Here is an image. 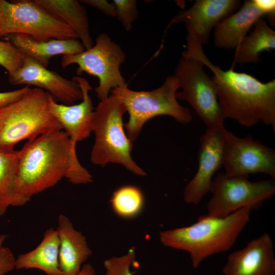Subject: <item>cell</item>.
I'll return each instance as SVG.
<instances>
[{"instance_id":"obj_1","label":"cell","mask_w":275,"mask_h":275,"mask_svg":"<svg viewBox=\"0 0 275 275\" xmlns=\"http://www.w3.org/2000/svg\"><path fill=\"white\" fill-rule=\"evenodd\" d=\"M64 177L76 184L93 181L67 134L63 130H55L28 141L18 151L16 191L19 206Z\"/></svg>"},{"instance_id":"obj_2","label":"cell","mask_w":275,"mask_h":275,"mask_svg":"<svg viewBox=\"0 0 275 275\" xmlns=\"http://www.w3.org/2000/svg\"><path fill=\"white\" fill-rule=\"evenodd\" d=\"M182 52L199 60L213 72L212 82L224 119L250 127L259 122L275 130V80L262 82L245 73L224 70L207 58L202 45L186 39Z\"/></svg>"},{"instance_id":"obj_3","label":"cell","mask_w":275,"mask_h":275,"mask_svg":"<svg viewBox=\"0 0 275 275\" xmlns=\"http://www.w3.org/2000/svg\"><path fill=\"white\" fill-rule=\"evenodd\" d=\"M251 210L242 208L223 217L202 215L190 226L160 232V240L166 246L187 252L196 268L208 257L232 247L249 222Z\"/></svg>"},{"instance_id":"obj_4","label":"cell","mask_w":275,"mask_h":275,"mask_svg":"<svg viewBox=\"0 0 275 275\" xmlns=\"http://www.w3.org/2000/svg\"><path fill=\"white\" fill-rule=\"evenodd\" d=\"M49 97L41 89L30 88L19 100L0 108V152H13L22 140L62 130L49 109Z\"/></svg>"},{"instance_id":"obj_5","label":"cell","mask_w":275,"mask_h":275,"mask_svg":"<svg viewBox=\"0 0 275 275\" xmlns=\"http://www.w3.org/2000/svg\"><path fill=\"white\" fill-rule=\"evenodd\" d=\"M125 112L124 104L112 95L99 102L94 111L92 131L95 139L91 161L101 167L108 163L122 164L133 174L144 176L146 172L131 156L133 145L125 133L123 121Z\"/></svg>"},{"instance_id":"obj_6","label":"cell","mask_w":275,"mask_h":275,"mask_svg":"<svg viewBox=\"0 0 275 275\" xmlns=\"http://www.w3.org/2000/svg\"><path fill=\"white\" fill-rule=\"evenodd\" d=\"M179 88L173 75L168 76L160 87L151 91H136L125 87L111 91L109 95L118 98L129 114L128 120L124 126L132 142L137 139L145 123L156 116H169L182 124L191 122L189 110L180 105L176 97Z\"/></svg>"},{"instance_id":"obj_7","label":"cell","mask_w":275,"mask_h":275,"mask_svg":"<svg viewBox=\"0 0 275 275\" xmlns=\"http://www.w3.org/2000/svg\"><path fill=\"white\" fill-rule=\"evenodd\" d=\"M22 34L40 41L79 39L75 31L35 0H0V38Z\"/></svg>"},{"instance_id":"obj_8","label":"cell","mask_w":275,"mask_h":275,"mask_svg":"<svg viewBox=\"0 0 275 275\" xmlns=\"http://www.w3.org/2000/svg\"><path fill=\"white\" fill-rule=\"evenodd\" d=\"M126 60L122 47L106 33L99 34L95 44L77 54L63 56V68L77 64L76 74L86 72L97 77L99 84L95 89L100 101L106 99L111 91L117 88L127 87L120 71V66Z\"/></svg>"},{"instance_id":"obj_9","label":"cell","mask_w":275,"mask_h":275,"mask_svg":"<svg viewBox=\"0 0 275 275\" xmlns=\"http://www.w3.org/2000/svg\"><path fill=\"white\" fill-rule=\"evenodd\" d=\"M248 177L217 173L210 186L212 196L207 204V214L223 217L242 208L252 210L274 195V179L252 181Z\"/></svg>"},{"instance_id":"obj_10","label":"cell","mask_w":275,"mask_h":275,"mask_svg":"<svg viewBox=\"0 0 275 275\" xmlns=\"http://www.w3.org/2000/svg\"><path fill=\"white\" fill-rule=\"evenodd\" d=\"M203 66L197 59L182 52L173 74L181 89L175 96L189 103L207 127H211L224 124L225 119L211 78Z\"/></svg>"},{"instance_id":"obj_11","label":"cell","mask_w":275,"mask_h":275,"mask_svg":"<svg viewBox=\"0 0 275 275\" xmlns=\"http://www.w3.org/2000/svg\"><path fill=\"white\" fill-rule=\"evenodd\" d=\"M222 166L228 176L262 173L275 178V150L249 136L238 137L227 130Z\"/></svg>"},{"instance_id":"obj_12","label":"cell","mask_w":275,"mask_h":275,"mask_svg":"<svg viewBox=\"0 0 275 275\" xmlns=\"http://www.w3.org/2000/svg\"><path fill=\"white\" fill-rule=\"evenodd\" d=\"M226 131L224 124L218 125L207 127L200 136L198 169L183 191L186 203L197 205L210 191L214 175L222 167Z\"/></svg>"},{"instance_id":"obj_13","label":"cell","mask_w":275,"mask_h":275,"mask_svg":"<svg viewBox=\"0 0 275 275\" xmlns=\"http://www.w3.org/2000/svg\"><path fill=\"white\" fill-rule=\"evenodd\" d=\"M8 80L13 85L34 86L47 92L56 102L65 105L73 104L82 99L81 90L73 78H65L26 56L21 67L9 74Z\"/></svg>"},{"instance_id":"obj_14","label":"cell","mask_w":275,"mask_h":275,"mask_svg":"<svg viewBox=\"0 0 275 275\" xmlns=\"http://www.w3.org/2000/svg\"><path fill=\"white\" fill-rule=\"evenodd\" d=\"M240 3L238 0H196L189 8L173 17L166 30L174 24L182 23L187 30L186 36L202 45L206 44L212 29L237 10Z\"/></svg>"},{"instance_id":"obj_15","label":"cell","mask_w":275,"mask_h":275,"mask_svg":"<svg viewBox=\"0 0 275 275\" xmlns=\"http://www.w3.org/2000/svg\"><path fill=\"white\" fill-rule=\"evenodd\" d=\"M82 94L81 102L76 104L65 105L56 102L49 95V109L71 142H77L88 138L92 131L94 109L89 92L92 88L85 78L75 76Z\"/></svg>"},{"instance_id":"obj_16","label":"cell","mask_w":275,"mask_h":275,"mask_svg":"<svg viewBox=\"0 0 275 275\" xmlns=\"http://www.w3.org/2000/svg\"><path fill=\"white\" fill-rule=\"evenodd\" d=\"M223 271L225 275H274V254L269 235L264 233L230 254Z\"/></svg>"},{"instance_id":"obj_17","label":"cell","mask_w":275,"mask_h":275,"mask_svg":"<svg viewBox=\"0 0 275 275\" xmlns=\"http://www.w3.org/2000/svg\"><path fill=\"white\" fill-rule=\"evenodd\" d=\"M59 263L63 275H77L81 265L92 255L85 236L75 230L68 217L59 216Z\"/></svg>"},{"instance_id":"obj_18","label":"cell","mask_w":275,"mask_h":275,"mask_svg":"<svg viewBox=\"0 0 275 275\" xmlns=\"http://www.w3.org/2000/svg\"><path fill=\"white\" fill-rule=\"evenodd\" d=\"M264 15L253 1H245L240 8L220 21L214 28V44L218 48L236 49L252 26Z\"/></svg>"},{"instance_id":"obj_19","label":"cell","mask_w":275,"mask_h":275,"mask_svg":"<svg viewBox=\"0 0 275 275\" xmlns=\"http://www.w3.org/2000/svg\"><path fill=\"white\" fill-rule=\"evenodd\" d=\"M5 37L24 56L33 59L45 67L52 57L75 54L85 50L81 41L76 39L40 41L22 34H9Z\"/></svg>"},{"instance_id":"obj_20","label":"cell","mask_w":275,"mask_h":275,"mask_svg":"<svg viewBox=\"0 0 275 275\" xmlns=\"http://www.w3.org/2000/svg\"><path fill=\"white\" fill-rule=\"evenodd\" d=\"M59 239L56 229L49 228L41 242L34 249L19 255L15 268L38 269L47 275H63L59 263Z\"/></svg>"},{"instance_id":"obj_21","label":"cell","mask_w":275,"mask_h":275,"mask_svg":"<svg viewBox=\"0 0 275 275\" xmlns=\"http://www.w3.org/2000/svg\"><path fill=\"white\" fill-rule=\"evenodd\" d=\"M49 13L71 26L85 50L93 46L85 7L77 0H35Z\"/></svg>"},{"instance_id":"obj_22","label":"cell","mask_w":275,"mask_h":275,"mask_svg":"<svg viewBox=\"0 0 275 275\" xmlns=\"http://www.w3.org/2000/svg\"><path fill=\"white\" fill-rule=\"evenodd\" d=\"M274 48L275 32L260 18L254 24L253 31L235 49L234 62L240 65L257 64L261 52Z\"/></svg>"},{"instance_id":"obj_23","label":"cell","mask_w":275,"mask_h":275,"mask_svg":"<svg viewBox=\"0 0 275 275\" xmlns=\"http://www.w3.org/2000/svg\"><path fill=\"white\" fill-rule=\"evenodd\" d=\"M18 151L0 152V216L10 206H19L16 191Z\"/></svg>"},{"instance_id":"obj_24","label":"cell","mask_w":275,"mask_h":275,"mask_svg":"<svg viewBox=\"0 0 275 275\" xmlns=\"http://www.w3.org/2000/svg\"><path fill=\"white\" fill-rule=\"evenodd\" d=\"M110 203L117 215L122 218H130L142 211L144 205V197L138 187L124 185L114 191Z\"/></svg>"},{"instance_id":"obj_25","label":"cell","mask_w":275,"mask_h":275,"mask_svg":"<svg viewBox=\"0 0 275 275\" xmlns=\"http://www.w3.org/2000/svg\"><path fill=\"white\" fill-rule=\"evenodd\" d=\"M24 56L8 41L0 40V65L11 74L22 66Z\"/></svg>"},{"instance_id":"obj_26","label":"cell","mask_w":275,"mask_h":275,"mask_svg":"<svg viewBox=\"0 0 275 275\" xmlns=\"http://www.w3.org/2000/svg\"><path fill=\"white\" fill-rule=\"evenodd\" d=\"M135 259V249L132 247L122 256L113 257L105 260L104 262L106 270L105 275H133L130 267Z\"/></svg>"},{"instance_id":"obj_27","label":"cell","mask_w":275,"mask_h":275,"mask_svg":"<svg viewBox=\"0 0 275 275\" xmlns=\"http://www.w3.org/2000/svg\"><path fill=\"white\" fill-rule=\"evenodd\" d=\"M115 7L116 17L127 31H130L133 22L138 16L135 0H113Z\"/></svg>"},{"instance_id":"obj_28","label":"cell","mask_w":275,"mask_h":275,"mask_svg":"<svg viewBox=\"0 0 275 275\" xmlns=\"http://www.w3.org/2000/svg\"><path fill=\"white\" fill-rule=\"evenodd\" d=\"M6 234L0 235V274H4L15 268V258L12 251L3 246V243L7 237Z\"/></svg>"},{"instance_id":"obj_29","label":"cell","mask_w":275,"mask_h":275,"mask_svg":"<svg viewBox=\"0 0 275 275\" xmlns=\"http://www.w3.org/2000/svg\"><path fill=\"white\" fill-rule=\"evenodd\" d=\"M30 89L29 86H26L16 90L0 92V108L19 100Z\"/></svg>"},{"instance_id":"obj_30","label":"cell","mask_w":275,"mask_h":275,"mask_svg":"<svg viewBox=\"0 0 275 275\" xmlns=\"http://www.w3.org/2000/svg\"><path fill=\"white\" fill-rule=\"evenodd\" d=\"M79 2L100 10L108 16L116 17L115 7L113 2L106 0H81Z\"/></svg>"},{"instance_id":"obj_31","label":"cell","mask_w":275,"mask_h":275,"mask_svg":"<svg viewBox=\"0 0 275 275\" xmlns=\"http://www.w3.org/2000/svg\"><path fill=\"white\" fill-rule=\"evenodd\" d=\"M256 6L267 15L269 23L274 26L275 23V1L274 0H252Z\"/></svg>"},{"instance_id":"obj_32","label":"cell","mask_w":275,"mask_h":275,"mask_svg":"<svg viewBox=\"0 0 275 275\" xmlns=\"http://www.w3.org/2000/svg\"><path fill=\"white\" fill-rule=\"evenodd\" d=\"M95 270L91 264L87 263L82 266L77 275H94Z\"/></svg>"},{"instance_id":"obj_33","label":"cell","mask_w":275,"mask_h":275,"mask_svg":"<svg viewBox=\"0 0 275 275\" xmlns=\"http://www.w3.org/2000/svg\"><path fill=\"white\" fill-rule=\"evenodd\" d=\"M0 275H3V274H0Z\"/></svg>"}]
</instances>
